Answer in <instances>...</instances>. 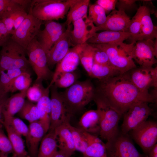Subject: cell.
I'll return each instance as SVG.
<instances>
[{
	"instance_id": "1",
	"label": "cell",
	"mask_w": 157,
	"mask_h": 157,
	"mask_svg": "<svg viewBox=\"0 0 157 157\" xmlns=\"http://www.w3.org/2000/svg\"><path fill=\"white\" fill-rule=\"evenodd\" d=\"M95 94L105 99L122 116L140 101L154 102L156 96L139 90L131 81L128 72L99 80Z\"/></svg>"
},
{
	"instance_id": "2",
	"label": "cell",
	"mask_w": 157,
	"mask_h": 157,
	"mask_svg": "<svg viewBox=\"0 0 157 157\" xmlns=\"http://www.w3.org/2000/svg\"><path fill=\"white\" fill-rule=\"evenodd\" d=\"M77 0H32L28 14L43 21L63 19Z\"/></svg>"
},
{
	"instance_id": "3",
	"label": "cell",
	"mask_w": 157,
	"mask_h": 157,
	"mask_svg": "<svg viewBox=\"0 0 157 157\" xmlns=\"http://www.w3.org/2000/svg\"><path fill=\"white\" fill-rule=\"evenodd\" d=\"M95 88L90 80L76 81L60 94L68 108L73 115L93 100Z\"/></svg>"
},
{
	"instance_id": "4",
	"label": "cell",
	"mask_w": 157,
	"mask_h": 157,
	"mask_svg": "<svg viewBox=\"0 0 157 157\" xmlns=\"http://www.w3.org/2000/svg\"><path fill=\"white\" fill-rule=\"evenodd\" d=\"M95 103L100 119L101 138L108 141L119 133L118 123L122 115L103 98L95 94Z\"/></svg>"
},
{
	"instance_id": "5",
	"label": "cell",
	"mask_w": 157,
	"mask_h": 157,
	"mask_svg": "<svg viewBox=\"0 0 157 157\" xmlns=\"http://www.w3.org/2000/svg\"><path fill=\"white\" fill-rule=\"evenodd\" d=\"M26 54V49L10 37L0 51V73L14 69L28 71L31 66Z\"/></svg>"
},
{
	"instance_id": "6",
	"label": "cell",
	"mask_w": 157,
	"mask_h": 157,
	"mask_svg": "<svg viewBox=\"0 0 157 157\" xmlns=\"http://www.w3.org/2000/svg\"><path fill=\"white\" fill-rule=\"evenodd\" d=\"M123 49L128 56L134 59L140 67H153L157 63V39L139 40L130 44L125 43Z\"/></svg>"
},
{
	"instance_id": "7",
	"label": "cell",
	"mask_w": 157,
	"mask_h": 157,
	"mask_svg": "<svg viewBox=\"0 0 157 157\" xmlns=\"http://www.w3.org/2000/svg\"><path fill=\"white\" fill-rule=\"evenodd\" d=\"M26 52L30 66L36 75L35 81L51 80L53 72L49 67L46 53L36 37L28 44Z\"/></svg>"
},
{
	"instance_id": "8",
	"label": "cell",
	"mask_w": 157,
	"mask_h": 157,
	"mask_svg": "<svg viewBox=\"0 0 157 157\" xmlns=\"http://www.w3.org/2000/svg\"><path fill=\"white\" fill-rule=\"evenodd\" d=\"M51 112L49 128L48 131H53L58 126L70 122L73 114L70 111L57 88L54 85H51Z\"/></svg>"
},
{
	"instance_id": "9",
	"label": "cell",
	"mask_w": 157,
	"mask_h": 157,
	"mask_svg": "<svg viewBox=\"0 0 157 157\" xmlns=\"http://www.w3.org/2000/svg\"><path fill=\"white\" fill-rule=\"evenodd\" d=\"M149 103L137 102L132 105L123 115L121 133L127 134L147 121L152 112Z\"/></svg>"
},
{
	"instance_id": "10",
	"label": "cell",
	"mask_w": 157,
	"mask_h": 157,
	"mask_svg": "<svg viewBox=\"0 0 157 157\" xmlns=\"http://www.w3.org/2000/svg\"><path fill=\"white\" fill-rule=\"evenodd\" d=\"M105 145L107 157H145L138 151L128 134L119 133Z\"/></svg>"
},
{
	"instance_id": "11",
	"label": "cell",
	"mask_w": 157,
	"mask_h": 157,
	"mask_svg": "<svg viewBox=\"0 0 157 157\" xmlns=\"http://www.w3.org/2000/svg\"><path fill=\"white\" fill-rule=\"evenodd\" d=\"M91 44L104 51L108 56L111 66L121 74L126 73L137 67L133 60L118 45Z\"/></svg>"
},
{
	"instance_id": "12",
	"label": "cell",
	"mask_w": 157,
	"mask_h": 157,
	"mask_svg": "<svg viewBox=\"0 0 157 157\" xmlns=\"http://www.w3.org/2000/svg\"><path fill=\"white\" fill-rule=\"evenodd\" d=\"M130 132L132 138L147 155L156 144L157 123L155 121L147 120Z\"/></svg>"
},
{
	"instance_id": "13",
	"label": "cell",
	"mask_w": 157,
	"mask_h": 157,
	"mask_svg": "<svg viewBox=\"0 0 157 157\" xmlns=\"http://www.w3.org/2000/svg\"><path fill=\"white\" fill-rule=\"evenodd\" d=\"M42 21L28 14L11 38L26 49L40 31Z\"/></svg>"
},
{
	"instance_id": "14",
	"label": "cell",
	"mask_w": 157,
	"mask_h": 157,
	"mask_svg": "<svg viewBox=\"0 0 157 157\" xmlns=\"http://www.w3.org/2000/svg\"><path fill=\"white\" fill-rule=\"evenodd\" d=\"M130 79L135 86L140 91L149 93L151 87L157 88V67L140 66L128 71Z\"/></svg>"
},
{
	"instance_id": "15",
	"label": "cell",
	"mask_w": 157,
	"mask_h": 157,
	"mask_svg": "<svg viewBox=\"0 0 157 157\" xmlns=\"http://www.w3.org/2000/svg\"><path fill=\"white\" fill-rule=\"evenodd\" d=\"M66 26L65 23L45 21L44 28L40 30L36 38L46 53L65 31Z\"/></svg>"
},
{
	"instance_id": "16",
	"label": "cell",
	"mask_w": 157,
	"mask_h": 157,
	"mask_svg": "<svg viewBox=\"0 0 157 157\" xmlns=\"http://www.w3.org/2000/svg\"><path fill=\"white\" fill-rule=\"evenodd\" d=\"M71 24L46 53L47 63L50 68L56 65L64 57L72 46Z\"/></svg>"
},
{
	"instance_id": "17",
	"label": "cell",
	"mask_w": 157,
	"mask_h": 157,
	"mask_svg": "<svg viewBox=\"0 0 157 157\" xmlns=\"http://www.w3.org/2000/svg\"><path fill=\"white\" fill-rule=\"evenodd\" d=\"M71 32L72 46L83 44L97 32L95 26L88 18V15L72 22Z\"/></svg>"
},
{
	"instance_id": "18",
	"label": "cell",
	"mask_w": 157,
	"mask_h": 157,
	"mask_svg": "<svg viewBox=\"0 0 157 157\" xmlns=\"http://www.w3.org/2000/svg\"><path fill=\"white\" fill-rule=\"evenodd\" d=\"M131 20L125 12L115 9L107 16L103 25L95 26V30L129 32Z\"/></svg>"
},
{
	"instance_id": "19",
	"label": "cell",
	"mask_w": 157,
	"mask_h": 157,
	"mask_svg": "<svg viewBox=\"0 0 157 157\" xmlns=\"http://www.w3.org/2000/svg\"><path fill=\"white\" fill-rule=\"evenodd\" d=\"M80 45H77L70 48L64 57L57 64L50 85L53 84L55 78L60 74L74 72L76 69L80 62L78 52Z\"/></svg>"
},
{
	"instance_id": "20",
	"label": "cell",
	"mask_w": 157,
	"mask_h": 157,
	"mask_svg": "<svg viewBox=\"0 0 157 157\" xmlns=\"http://www.w3.org/2000/svg\"><path fill=\"white\" fill-rule=\"evenodd\" d=\"M28 132L25 138L30 157H37L40 143L46 133L39 120L29 122Z\"/></svg>"
},
{
	"instance_id": "21",
	"label": "cell",
	"mask_w": 157,
	"mask_h": 157,
	"mask_svg": "<svg viewBox=\"0 0 157 157\" xmlns=\"http://www.w3.org/2000/svg\"><path fill=\"white\" fill-rule=\"evenodd\" d=\"M66 122L54 130L58 148L67 155L71 156L76 150L72 134Z\"/></svg>"
},
{
	"instance_id": "22",
	"label": "cell",
	"mask_w": 157,
	"mask_h": 157,
	"mask_svg": "<svg viewBox=\"0 0 157 157\" xmlns=\"http://www.w3.org/2000/svg\"><path fill=\"white\" fill-rule=\"evenodd\" d=\"M129 32L104 31L95 33L87 42L91 44H102L119 45L124 40L129 39Z\"/></svg>"
},
{
	"instance_id": "23",
	"label": "cell",
	"mask_w": 157,
	"mask_h": 157,
	"mask_svg": "<svg viewBox=\"0 0 157 157\" xmlns=\"http://www.w3.org/2000/svg\"><path fill=\"white\" fill-rule=\"evenodd\" d=\"M79 128L90 134L99 135L100 131V119L97 110H91L85 112L78 122Z\"/></svg>"
},
{
	"instance_id": "24",
	"label": "cell",
	"mask_w": 157,
	"mask_h": 157,
	"mask_svg": "<svg viewBox=\"0 0 157 157\" xmlns=\"http://www.w3.org/2000/svg\"><path fill=\"white\" fill-rule=\"evenodd\" d=\"M50 86L49 85L46 88L43 95L36 104L40 115L39 121L46 133L49 130L50 122L51 104L49 96Z\"/></svg>"
},
{
	"instance_id": "25",
	"label": "cell",
	"mask_w": 157,
	"mask_h": 157,
	"mask_svg": "<svg viewBox=\"0 0 157 157\" xmlns=\"http://www.w3.org/2000/svg\"><path fill=\"white\" fill-rule=\"evenodd\" d=\"M151 14L150 9L144 6L142 16L140 32L138 40H154L157 38V27L153 23Z\"/></svg>"
},
{
	"instance_id": "26",
	"label": "cell",
	"mask_w": 157,
	"mask_h": 157,
	"mask_svg": "<svg viewBox=\"0 0 157 157\" xmlns=\"http://www.w3.org/2000/svg\"><path fill=\"white\" fill-rule=\"evenodd\" d=\"M39 146L37 157H54L57 151V144L54 130L48 131Z\"/></svg>"
},
{
	"instance_id": "27",
	"label": "cell",
	"mask_w": 157,
	"mask_h": 157,
	"mask_svg": "<svg viewBox=\"0 0 157 157\" xmlns=\"http://www.w3.org/2000/svg\"><path fill=\"white\" fill-rule=\"evenodd\" d=\"M5 129L13 151V154L17 157H30L25 149L22 135L17 133L10 126L1 122Z\"/></svg>"
},
{
	"instance_id": "28",
	"label": "cell",
	"mask_w": 157,
	"mask_h": 157,
	"mask_svg": "<svg viewBox=\"0 0 157 157\" xmlns=\"http://www.w3.org/2000/svg\"><path fill=\"white\" fill-rule=\"evenodd\" d=\"M88 144L83 157H107L105 144L96 135L87 132Z\"/></svg>"
},
{
	"instance_id": "29",
	"label": "cell",
	"mask_w": 157,
	"mask_h": 157,
	"mask_svg": "<svg viewBox=\"0 0 157 157\" xmlns=\"http://www.w3.org/2000/svg\"><path fill=\"white\" fill-rule=\"evenodd\" d=\"M90 1L89 0H77L71 6L65 22L67 27L75 21L88 15Z\"/></svg>"
},
{
	"instance_id": "30",
	"label": "cell",
	"mask_w": 157,
	"mask_h": 157,
	"mask_svg": "<svg viewBox=\"0 0 157 157\" xmlns=\"http://www.w3.org/2000/svg\"><path fill=\"white\" fill-rule=\"evenodd\" d=\"M31 0H0V20L6 15L28 8Z\"/></svg>"
},
{
	"instance_id": "31",
	"label": "cell",
	"mask_w": 157,
	"mask_h": 157,
	"mask_svg": "<svg viewBox=\"0 0 157 157\" xmlns=\"http://www.w3.org/2000/svg\"><path fill=\"white\" fill-rule=\"evenodd\" d=\"M27 90L20 91L8 97L3 109L6 113L14 116L19 113L25 102Z\"/></svg>"
},
{
	"instance_id": "32",
	"label": "cell",
	"mask_w": 157,
	"mask_h": 157,
	"mask_svg": "<svg viewBox=\"0 0 157 157\" xmlns=\"http://www.w3.org/2000/svg\"><path fill=\"white\" fill-rule=\"evenodd\" d=\"M95 49L94 47L87 42L81 45L79 49L80 61L89 75L94 63Z\"/></svg>"
},
{
	"instance_id": "33",
	"label": "cell",
	"mask_w": 157,
	"mask_h": 157,
	"mask_svg": "<svg viewBox=\"0 0 157 157\" xmlns=\"http://www.w3.org/2000/svg\"><path fill=\"white\" fill-rule=\"evenodd\" d=\"M120 74L118 71L111 65H100L94 63L89 76L100 80Z\"/></svg>"
},
{
	"instance_id": "34",
	"label": "cell",
	"mask_w": 157,
	"mask_h": 157,
	"mask_svg": "<svg viewBox=\"0 0 157 157\" xmlns=\"http://www.w3.org/2000/svg\"><path fill=\"white\" fill-rule=\"evenodd\" d=\"M24 70H9L0 73V96L8 94L10 85L14 79L22 73L28 71Z\"/></svg>"
},
{
	"instance_id": "35",
	"label": "cell",
	"mask_w": 157,
	"mask_h": 157,
	"mask_svg": "<svg viewBox=\"0 0 157 157\" xmlns=\"http://www.w3.org/2000/svg\"><path fill=\"white\" fill-rule=\"evenodd\" d=\"M67 125L72 134L76 150L83 154L88 144L86 132L79 128L72 126L69 122L67 123Z\"/></svg>"
},
{
	"instance_id": "36",
	"label": "cell",
	"mask_w": 157,
	"mask_h": 157,
	"mask_svg": "<svg viewBox=\"0 0 157 157\" xmlns=\"http://www.w3.org/2000/svg\"><path fill=\"white\" fill-rule=\"evenodd\" d=\"M2 122L10 126L17 133L24 136H27L28 132V126L21 119L8 114L4 110L2 111Z\"/></svg>"
},
{
	"instance_id": "37",
	"label": "cell",
	"mask_w": 157,
	"mask_h": 157,
	"mask_svg": "<svg viewBox=\"0 0 157 157\" xmlns=\"http://www.w3.org/2000/svg\"><path fill=\"white\" fill-rule=\"evenodd\" d=\"M144 8L143 5L140 6L135 15L131 20L129 28L131 43H135L138 40L140 35L142 13Z\"/></svg>"
},
{
	"instance_id": "38",
	"label": "cell",
	"mask_w": 157,
	"mask_h": 157,
	"mask_svg": "<svg viewBox=\"0 0 157 157\" xmlns=\"http://www.w3.org/2000/svg\"><path fill=\"white\" fill-rule=\"evenodd\" d=\"M88 12V18L96 26L103 25L106 21V14L103 9L97 4H90Z\"/></svg>"
},
{
	"instance_id": "39",
	"label": "cell",
	"mask_w": 157,
	"mask_h": 157,
	"mask_svg": "<svg viewBox=\"0 0 157 157\" xmlns=\"http://www.w3.org/2000/svg\"><path fill=\"white\" fill-rule=\"evenodd\" d=\"M18 113L21 118L29 122L39 120L40 119L36 105L29 100H25L23 106Z\"/></svg>"
},
{
	"instance_id": "40",
	"label": "cell",
	"mask_w": 157,
	"mask_h": 157,
	"mask_svg": "<svg viewBox=\"0 0 157 157\" xmlns=\"http://www.w3.org/2000/svg\"><path fill=\"white\" fill-rule=\"evenodd\" d=\"M31 82L30 74L28 71L23 72L13 80L10 87L9 92L13 93L27 89L30 87Z\"/></svg>"
},
{
	"instance_id": "41",
	"label": "cell",
	"mask_w": 157,
	"mask_h": 157,
	"mask_svg": "<svg viewBox=\"0 0 157 157\" xmlns=\"http://www.w3.org/2000/svg\"><path fill=\"white\" fill-rule=\"evenodd\" d=\"M78 77L74 71L62 73L56 78L53 84L57 88H67L77 81Z\"/></svg>"
},
{
	"instance_id": "42",
	"label": "cell",
	"mask_w": 157,
	"mask_h": 157,
	"mask_svg": "<svg viewBox=\"0 0 157 157\" xmlns=\"http://www.w3.org/2000/svg\"><path fill=\"white\" fill-rule=\"evenodd\" d=\"M42 81H35L33 85L27 90L26 97L33 102H37L43 95L46 89L43 86Z\"/></svg>"
},
{
	"instance_id": "43",
	"label": "cell",
	"mask_w": 157,
	"mask_h": 157,
	"mask_svg": "<svg viewBox=\"0 0 157 157\" xmlns=\"http://www.w3.org/2000/svg\"><path fill=\"white\" fill-rule=\"evenodd\" d=\"M10 154H13L12 146L8 137L0 125V154L8 156Z\"/></svg>"
},
{
	"instance_id": "44",
	"label": "cell",
	"mask_w": 157,
	"mask_h": 157,
	"mask_svg": "<svg viewBox=\"0 0 157 157\" xmlns=\"http://www.w3.org/2000/svg\"><path fill=\"white\" fill-rule=\"evenodd\" d=\"M138 0H117L116 5L118 10L123 11H130L138 9L136 2Z\"/></svg>"
},
{
	"instance_id": "45",
	"label": "cell",
	"mask_w": 157,
	"mask_h": 157,
	"mask_svg": "<svg viewBox=\"0 0 157 157\" xmlns=\"http://www.w3.org/2000/svg\"><path fill=\"white\" fill-rule=\"evenodd\" d=\"M95 47V49L94 56V63L100 65L111 66L106 53L103 50Z\"/></svg>"
},
{
	"instance_id": "46",
	"label": "cell",
	"mask_w": 157,
	"mask_h": 157,
	"mask_svg": "<svg viewBox=\"0 0 157 157\" xmlns=\"http://www.w3.org/2000/svg\"><path fill=\"white\" fill-rule=\"evenodd\" d=\"M117 0H97L96 3L100 6L105 11L106 14L115 9Z\"/></svg>"
},
{
	"instance_id": "47",
	"label": "cell",
	"mask_w": 157,
	"mask_h": 157,
	"mask_svg": "<svg viewBox=\"0 0 157 157\" xmlns=\"http://www.w3.org/2000/svg\"><path fill=\"white\" fill-rule=\"evenodd\" d=\"M15 12L6 15L1 19L5 24L8 33L11 35L14 33V18Z\"/></svg>"
},
{
	"instance_id": "48",
	"label": "cell",
	"mask_w": 157,
	"mask_h": 157,
	"mask_svg": "<svg viewBox=\"0 0 157 157\" xmlns=\"http://www.w3.org/2000/svg\"><path fill=\"white\" fill-rule=\"evenodd\" d=\"M28 14V13H27L25 10H19L15 12L14 18V32L25 19Z\"/></svg>"
},
{
	"instance_id": "49",
	"label": "cell",
	"mask_w": 157,
	"mask_h": 157,
	"mask_svg": "<svg viewBox=\"0 0 157 157\" xmlns=\"http://www.w3.org/2000/svg\"><path fill=\"white\" fill-rule=\"evenodd\" d=\"M3 23L0 20V46L2 47L10 38Z\"/></svg>"
},
{
	"instance_id": "50",
	"label": "cell",
	"mask_w": 157,
	"mask_h": 157,
	"mask_svg": "<svg viewBox=\"0 0 157 157\" xmlns=\"http://www.w3.org/2000/svg\"><path fill=\"white\" fill-rule=\"evenodd\" d=\"M147 157H157V144H156L149 151Z\"/></svg>"
},
{
	"instance_id": "51",
	"label": "cell",
	"mask_w": 157,
	"mask_h": 157,
	"mask_svg": "<svg viewBox=\"0 0 157 157\" xmlns=\"http://www.w3.org/2000/svg\"><path fill=\"white\" fill-rule=\"evenodd\" d=\"M54 157H71L63 152L59 150L57 151Z\"/></svg>"
},
{
	"instance_id": "52",
	"label": "cell",
	"mask_w": 157,
	"mask_h": 157,
	"mask_svg": "<svg viewBox=\"0 0 157 157\" xmlns=\"http://www.w3.org/2000/svg\"><path fill=\"white\" fill-rule=\"evenodd\" d=\"M0 157H17L13 155V156L10 157L8 156L3 155L0 154Z\"/></svg>"
}]
</instances>
